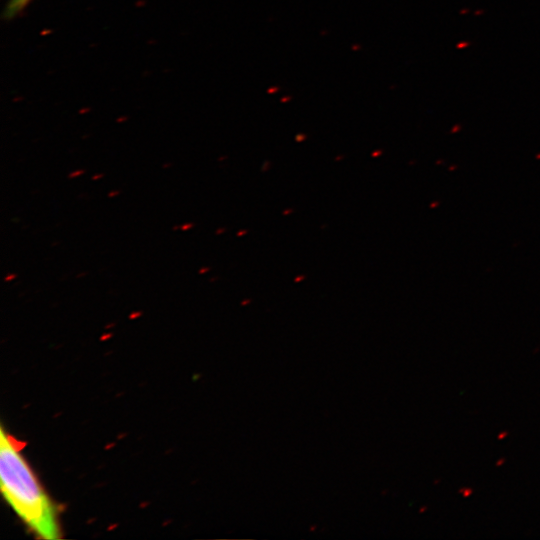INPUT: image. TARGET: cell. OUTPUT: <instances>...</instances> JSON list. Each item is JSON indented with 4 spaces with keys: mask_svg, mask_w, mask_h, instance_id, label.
I'll return each mask as SVG.
<instances>
[{
    "mask_svg": "<svg viewBox=\"0 0 540 540\" xmlns=\"http://www.w3.org/2000/svg\"><path fill=\"white\" fill-rule=\"evenodd\" d=\"M506 434H507L506 432L502 433V434L499 436V438L501 439V438L505 437Z\"/></svg>",
    "mask_w": 540,
    "mask_h": 540,
    "instance_id": "8",
    "label": "cell"
},
{
    "mask_svg": "<svg viewBox=\"0 0 540 540\" xmlns=\"http://www.w3.org/2000/svg\"><path fill=\"white\" fill-rule=\"evenodd\" d=\"M192 226H193V224L182 225V226H180V229L181 230H187V229L191 228Z\"/></svg>",
    "mask_w": 540,
    "mask_h": 540,
    "instance_id": "6",
    "label": "cell"
},
{
    "mask_svg": "<svg viewBox=\"0 0 540 540\" xmlns=\"http://www.w3.org/2000/svg\"><path fill=\"white\" fill-rule=\"evenodd\" d=\"M16 277V274H9L5 277V281H10Z\"/></svg>",
    "mask_w": 540,
    "mask_h": 540,
    "instance_id": "5",
    "label": "cell"
},
{
    "mask_svg": "<svg viewBox=\"0 0 540 540\" xmlns=\"http://www.w3.org/2000/svg\"><path fill=\"white\" fill-rule=\"evenodd\" d=\"M84 173V170H77V171H74V172H71L68 177L69 178H75L77 176H80Z\"/></svg>",
    "mask_w": 540,
    "mask_h": 540,
    "instance_id": "3",
    "label": "cell"
},
{
    "mask_svg": "<svg viewBox=\"0 0 540 540\" xmlns=\"http://www.w3.org/2000/svg\"><path fill=\"white\" fill-rule=\"evenodd\" d=\"M103 177V174H96L92 176V180H97L99 178Z\"/></svg>",
    "mask_w": 540,
    "mask_h": 540,
    "instance_id": "7",
    "label": "cell"
},
{
    "mask_svg": "<svg viewBox=\"0 0 540 540\" xmlns=\"http://www.w3.org/2000/svg\"><path fill=\"white\" fill-rule=\"evenodd\" d=\"M0 486L2 495L22 522L39 538H60L55 504L21 454L19 444L1 427Z\"/></svg>",
    "mask_w": 540,
    "mask_h": 540,
    "instance_id": "1",
    "label": "cell"
},
{
    "mask_svg": "<svg viewBox=\"0 0 540 540\" xmlns=\"http://www.w3.org/2000/svg\"><path fill=\"white\" fill-rule=\"evenodd\" d=\"M119 193H120V191H118V190H116V191H111V192H109L108 196H109V197H115V196H117Z\"/></svg>",
    "mask_w": 540,
    "mask_h": 540,
    "instance_id": "4",
    "label": "cell"
},
{
    "mask_svg": "<svg viewBox=\"0 0 540 540\" xmlns=\"http://www.w3.org/2000/svg\"><path fill=\"white\" fill-rule=\"evenodd\" d=\"M34 0H8L2 10V19L10 21L19 16Z\"/></svg>",
    "mask_w": 540,
    "mask_h": 540,
    "instance_id": "2",
    "label": "cell"
}]
</instances>
